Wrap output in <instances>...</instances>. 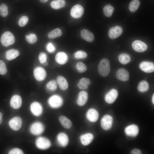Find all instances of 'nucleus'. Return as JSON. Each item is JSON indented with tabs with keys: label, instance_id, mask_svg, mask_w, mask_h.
<instances>
[{
	"label": "nucleus",
	"instance_id": "obj_1",
	"mask_svg": "<svg viewBox=\"0 0 154 154\" xmlns=\"http://www.w3.org/2000/svg\"><path fill=\"white\" fill-rule=\"evenodd\" d=\"M110 65L109 60L107 58H103L100 61L98 66V71L102 77H106L110 72Z\"/></svg>",
	"mask_w": 154,
	"mask_h": 154
},
{
	"label": "nucleus",
	"instance_id": "obj_2",
	"mask_svg": "<svg viewBox=\"0 0 154 154\" xmlns=\"http://www.w3.org/2000/svg\"><path fill=\"white\" fill-rule=\"evenodd\" d=\"M15 41L14 35L11 32L9 31L4 32L1 38V42L5 47H8L13 44Z\"/></svg>",
	"mask_w": 154,
	"mask_h": 154
},
{
	"label": "nucleus",
	"instance_id": "obj_3",
	"mask_svg": "<svg viewBox=\"0 0 154 154\" xmlns=\"http://www.w3.org/2000/svg\"><path fill=\"white\" fill-rule=\"evenodd\" d=\"M35 144L38 149L44 150L50 148L51 143L50 140L47 138L43 137H38L36 140Z\"/></svg>",
	"mask_w": 154,
	"mask_h": 154
},
{
	"label": "nucleus",
	"instance_id": "obj_4",
	"mask_svg": "<svg viewBox=\"0 0 154 154\" xmlns=\"http://www.w3.org/2000/svg\"><path fill=\"white\" fill-rule=\"evenodd\" d=\"M44 130V127L42 123L39 121H36L33 123L30 127V131L31 134L38 135L42 134Z\"/></svg>",
	"mask_w": 154,
	"mask_h": 154
},
{
	"label": "nucleus",
	"instance_id": "obj_5",
	"mask_svg": "<svg viewBox=\"0 0 154 154\" xmlns=\"http://www.w3.org/2000/svg\"><path fill=\"white\" fill-rule=\"evenodd\" d=\"M63 103L62 98L57 95H54L50 97L48 100L49 106L53 108H57L61 106Z\"/></svg>",
	"mask_w": 154,
	"mask_h": 154
},
{
	"label": "nucleus",
	"instance_id": "obj_6",
	"mask_svg": "<svg viewBox=\"0 0 154 154\" xmlns=\"http://www.w3.org/2000/svg\"><path fill=\"white\" fill-rule=\"evenodd\" d=\"M22 124V120L19 117H14L11 119L9 121V125L11 129L17 131L21 128Z\"/></svg>",
	"mask_w": 154,
	"mask_h": 154
},
{
	"label": "nucleus",
	"instance_id": "obj_7",
	"mask_svg": "<svg viewBox=\"0 0 154 154\" xmlns=\"http://www.w3.org/2000/svg\"><path fill=\"white\" fill-rule=\"evenodd\" d=\"M113 118L109 115L104 116L102 118L101 125L102 128L104 130H108L110 129L112 125Z\"/></svg>",
	"mask_w": 154,
	"mask_h": 154
},
{
	"label": "nucleus",
	"instance_id": "obj_8",
	"mask_svg": "<svg viewBox=\"0 0 154 154\" xmlns=\"http://www.w3.org/2000/svg\"><path fill=\"white\" fill-rule=\"evenodd\" d=\"M84 11V8L81 5L79 4L76 5L71 9L70 15L74 18H79L83 15Z\"/></svg>",
	"mask_w": 154,
	"mask_h": 154
},
{
	"label": "nucleus",
	"instance_id": "obj_9",
	"mask_svg": "<svg viewBox=\"0 0 154 154\" xmlns=\"http://www.w3.org/2000/svg\"><path fill=\"white\" fill-rule=\"evenodd\" d=\"M30 109L32 113L35 116H40L43 112V108L41 104L38 102H35L30 105Z\"/></svg>",
	"mask_w": 154,
	"mask_h": 154
},
{
	"label": "nucleus",
	"instance_id": "obj_10",
	"mask_svg": "<svg viewBox=\"0 0 154 154\" xmlns=\"http://www.w3.org/2000/svg\"><path fill=\"white\" fill-rule=\"evenodd\" d=\"M33 74L35 78L38 81L44 80L46 76L45 70L43 68L40 66L37 67L35 68Z\"/></svg>",
	"mask_w": 154,
	"mask_h": 154
},
{
	"label": "nucleus",
	"instance_id": "obj_11",
	"mask_svg": "<svg viewBox=\"0 0 154 154\" xmlns=\"http://www.w3.org/2000/svg\"><path fill=\"white\" fill-rule=\"evenodd\" d=\"M132 46L135 51L140 52L146 51L148 48L147 45L145 43L138 40L134 41L132 43Z\"/></svg>",
	"mask_w": 154,
	"mask_h": 154
},
{
	"label": "nucleus",
	"instance_id": "obj_12",
	"mask_svg": "<svg viewBox=\"0 0 154 154\" xmlns=\"http://www.w3.org/2000/svg\"><path fill=\"white\" fill-rule=\"evenodd\" d=\"M122 32V27L119 26H116L109 29L108 35L110 38L114 39L120 36Z\"/></svg>",
	"mask_w": 154,
	"mask_h": 154
},
{
	"label": "nucleus",
	"instance_id": "obj_13",
	"mask_svg": "<svg viewBox=\"0 0 154 154\" xmlns=\"http://www.w3.org/2000/svg\"><path fill=\"white\" fill-rule=\"evenodd\" d=\"M116 76L118 80L123 81H126L129 80V74L126 69L120 68L117 71Z\"/></svg>",
	"mask_w": 154,
	"mask_h": 154
},
{
	"label": "nucleus",
	"instance_id": "obj_14",
	"mask_svg": "<svg viewBox=\"0 0 154 154\" xmlns=\"http://www.w3.org/2000/svg\"><path fill=\"white\" fill-rule=\"evenodd\" d=\"M118 96V92L117 90L113 89L106 94L105 97V100L107 103L111 104L114 102Z\"/></svg>",
	"mask_w": 154,
	"mask_h": 154
},
{
	"label": "nucleus",
	"instance_id": "obj_15",
	"mask_svg": "<svg viewBox=\"0 0 154 154\" xmlns=\"http://www.w3.org/2000/svg\"><path fill=\"white\" fill-rule=\"evenodd\" d=\"M139 67L142 71L146 73H152L154 71V64L151 62H142L140 64Z\"/></svg>",
	"mask_w": 154,
	"mask_h": 154
},
{
	"label": "nucleus",
	"instance_id": "obj_16",
	"mask_svg": "<svg viewBox=\"0 0 154 154\" xmlns=\"http://www.w3.org/2000/svg\"><path fill=\"white\" fill-rule=\"evenodd\" d=\"M126 134L129 136L135 137L137 135L139 132L138 127L135 124H131L127 126L125 129Z\"/></svg>",
	"mask_w": 154,
	"mask_h": 154
},
{
	"label": "nucleus",
	"instance_id": "obj_17",
	"mask_svg": "<svg viewBox=\"0 0 154 154\" xmlns=\"http://www.w3.org/2000/svg\"><path fill=\"white\" fill-rule=\"evenodd\" d=\"M22 104V100L21 96L17 95L13 96L10 101L11 107L14 109H18L21 106Z\"/></svg>",
	"mask_w": 154,
	"mask_h": 154
},
{
	"label": "nucleus",
	"instance_id": "obj_18",
	"mask_svg": "<svg viewBox=\"0 0 154 154\" xmlns=\"http://www.w3.org/2000/svg\"><path fill=\"white\" fill-rule=\"evenodd\" d=\"M88 94L87 92L84 91L80 92L78 94L76 103L80 106H84L88 100Z\"/></svg>",
	"mask_w": 154,
	"mask_h": 154
},
{
	"label": "nucleus",
	"instance_id": "obj_19",
	"mask_svg": "<svg viewBox=\"0 0 154 154\" xmlns=\"http://www.w3.org/2000/svg\"><path fill=\"white\" fill-rule=\"evenodd\" d=\"M86 117L87 119L90 122H95L98 118V113L96 110L90 108L87 111L86 114Z\"/></svg>",
	"mask_w": 154,
	"mask_h": 154
},
{
	"label": "nucleus",
	"instance_id": "obj_20",
	"mask_svg": "<svg viewBox=\"0 0 154 154\" xmlns=\"http://www.w3.org/2000/svg\"><path fill=\"white\" fill-rule=\"evenodd\" d=\"M56 139L58 143L62 147H66L68 143L69 139L68 136L64 133H59Z\"/></svg>",
	"mask_w": 154,
	"mask_h": 154
},
{
	"label": "nucleus",
	"instance_id": "obj_21",
	"mask_svg": "<svg viewBox=\"0 0 154 154\" xmlns=\"http://www.w3.org/2000/svg\"><path fill=\"white\" fill-rule=\"evenodd\" d=\"M68 57L65 52H60L57 53L55 56V60L58 64L61 65L64 64L67 62Z\"/></svg>",
	"mask_w": 154,
	"mask_h": 154
},
{
	"label": "nucleus",
	"instance_id": "obj_22",
	"mask_svg": "<svg viewBox=\"0 0 154 154\" xmlns=\"http://www.w3.org/2000/svg\"><path fill=\"white\" fill-rule=\"evenodd\" d=\"M93 135L91 133H87L81 135L80 139L81 143L84 145H89L94 139Z\"/></svg>",
	"mask_w": 154,
	"mask_h": 154
},
{
	"label": "nucleus",
	"instance_id": "obj_23",
	"mask_svg": "<svg viewBox=\"0 0 154 154\" xmlns=\"http://www.w3.org/2000/svg\"><path fill=\"white\" fill-rule=\"evenodd\" d=\"M81 36L82 38L89 42H92L94 39L93 34L85 29L81 31Z\"/></svg>",
	"mask_w": 154,
	"mask_h": 154
},
{
	"label": "nucleus",
	"instance_id": "obj_24",
	"mask_svg": "<svg viewBox=\"0 0 154 154\" xmlns=\"http://www.w3.org/2000/svg\"><path fill=\"white\" fill-rule=\"evenodd\" d=\"M57 82L59 88L62 90H66L68 87V83L66 78L62 76H59L57 78Z\"/></svg>",
	"mask_w": 154,
	"mask_h": 154
},
{
	"label": "nucleus",
	"instance_id": "obj_25",
	"mask_svg": "<svg viewBox=\"0 0 154 154\" xmlns=\"http://www.w3.org/2000/svg\"><path fill=\"white\" fill-rule=\"evenodd\" d=\"M20 54L19 51L14 49H12L8 50L5 53L6 58L9 60H13Z\"/></svg>",
	"mask_w": 154,
	"mask_h": 154
},
{
	"label": "nucleus",
	"instance_id": "obj_26",
	"mask_svg": "<svg viewBox=\"0 0 154 154\" xmlns=\"http://www.w3.org/2000/svg\"><path fill=\"white\" fill-rule=\"evenodd\" d=\"M59 121L62 126L66 129L70 128L72 126V122L67 117L63 116L59 117Z\"/></svg>",
	"mask_w": 154,
	"mask_h": 154
},
{
	"label": "nucleus",
	"instance_id": "obj_27",
	"mask_svg": "<svg viewBox=\"0 0 154 154\" xmlns=\"http://www.w3.org/2000/svg\"><path fill=\"white\" fill-rule=\"evenodd\" d=\"M90 83L91 82L89 79L83 77L79 80L77 84V86L80 89L86 90L88 88Z\"/></svg>",
	"mask_w": 154,
	"mask_h": 154
},
{
	"label": "nucleus",
	"instance_id": "obj_28",
	"mask_svg": "<svg viewBox=\"0 0 154 154\" xmlns=\"http://www.w3.org/2000/svg\"><path fill=\"white\" fill-rule=\"evenodd\" d=\"M65 5L66 2L64 0H54L50 3L51 7L55 9H58L63 7Z\"/></svg>",
	"mask_w": 154,
	"mask_h": 154
},
{
	"label": "nucleus",
	"instance_id": "obj_29",
	"mask_svg": "<svg viewBox=\"0 0 154 154\" xmlns=\"http://www.w3.org/2000/svg\"><path fill=\"white\" fill-rule=\"evenodd\" d=\"M62 33L60 29L56 28L50 32L48 34V37L50 39H53L61 36Z\"/></svg>",
	"mask_w": 154,
	"mask_h": 154
},
{
	"label": "nucleus",
	"instance_id": "obj_30",
	"mask_svg": "<svg viewBox=\"0 0 154 154\" xmlns=\"http://www.w3.org/2000/svg\"><path fill=\"white\" fill-rule=\"evenodd\" d=\"M119 62L123 64H126L129 63L131 60V58L129 55L126 53H122L118 56Z\"/></svg>",
	"mask_w": 154,
	"mask_h": 154
},
{
	"label": "nucleus",
	"instance_id": "obj_31",
	"mask_svg": "<svg viewBox=\"0 0 154 154\" xmlns=\"http://www.w3.org/2000/svg\"><path fill=\"white\" fill-rule=\"evenodd\" d=\"M140 2L138 0H133L129 3V9L131 12H135L139 8Z\"/></svg>",
	"mask_w": 154,
	"mask_h": 154
},
{
	"label": "nucleus",
	"instance_id": "obj_32",
	"mask_svg": "<svg viewBox=\"0 0 154 154\" xmlns=\"http://www.w3.org/2000/svg\"><path fill=\"white\" fill-rule=\"evenodd\" d=\"M149 88V85L148 82L145 81H141L138 84L137 90L140 92H145L147 91Z\"/></svg>",
	"mask_w": 154,
	"mask_h": 154
},
{
	"label": "nucleus",
	"instance_id": "obj_33",
	"mask_svg": "<svg viewBox=\"0 0 154 154\" xmlns=\"http://www.w3.org/2000/svg\"><path fill=\"white\" fill-rule=\"evenodd\" d=\"M103 10L104 15L107 17H110L112 15L114 9L112 6L109 4L104 7Z\"/></svg>",
	"mask_w": 154,
	"mask_h": 154
},
{
	"label": "nucleus",
	"instance_id": "obj_34",
	"mask_svg": "<svg viewBox=\"0 0 154 154\" xmlns=\"http://www.w3.org/2000/svg\"><path fill=\"white\" fill-rule=\"evenodd\" d=\"M46 88L48 90L53 91L57 88V82L55 80H51L49 81L46 85Z\"/></svg>",
	"mask_w": 154,
	"mask_h": 154
},
{
	"label": "nucleus",
	"instance_id": "obj_35",
	"mask_svg": "<svg viewBox=\"0 0 154 154\" xmlns=\"http://www.w3.org/2000/svg\"><path fill=\"white\" fill-rule=\"evenodd\" d=\"M8 14V7L7 5L4 3L0 5V15L3 17H7Z\"/></svg>",
	"mask_w": 154,
	"mask_h": 154
},
{
	"label": "nucleus",
	"instance_id": "obj_36",
	"mask_svg": "<svg viewBox=\"0 0 154 154\" xmlns=\"http://www.w3.org/2000/svg\"><path fill=\"white\" fill-rule=\"evenodd\" d=\"M76 68L78 72L81 73L85 72L87 70L86 65L81 62H78L77 63Z\"/></svg>",
	"mask_w": 154,
	"mask_h": 154
},
{
	"label": "nucleus",
	"instance_id": "obj_37",
	"mask_svg": "<svg viewBox=\"0 0 154 154\" xmlns=\"http://www.w3.org/2000/svg\"><path fill=\"white\" fill-rule=\"evenodd\" d=\"M25 38L27 41L30 44H33L37 40V37L34 34H30L29 35H26Z\"/></svg>",
	"mask_w": 154,
	"mask_h": 154
},
{
	"label": "nucleus",
	"instance_id": "obj_38",
	"mask_svg": "<svg viewBox=\"0 0 154 154\" xmlns=\"http://www.w3.org/2000/svg\"><path fill=\"white\" fill-rule=\"evenodd\" d=\"M75 58L78 59L84 58L87 56V53L84 51L78 50L75 52L74 54Z\"/></svg>",
	"mask_w": 154,
	"mask_h": 154
},
{
	"label": "nucleus",
	"instance_id": "obj_39",
	"mask_svg": "<svg viewBox=\"0 0 154 154\" xmlns=\"http://www.w3.org/2000/svg\"><path fill=\"white\" fill-rule=\"evenodd\" d=\"M29 19L26 16H23L20 19L18 24L20 27H23L26 25Z\"/></svg>",
	"mask_w": 154,
	"mask_h": 154
},
{
	"label": "nucleus",
	"instance_id": "obj_40",
	"mask_svg": "<svg viewBox=\"0 0 154 154\" xmlns=\"http://www.w3.org/2000/svg\"><path fill=\"white\" fill-rule=\"evenodd\" d=\"M7 71V67L5 62L0 60V74L2 75L5 74Z\"/></svg>",
	"mask_w": 154,
	"mask_h": 154
},
{
	"label": "nucleus",
	"instance_id": "obj_41",
	"mask_svg": "<svg viewBox=\"0 0 154 154\" xmlns=\"http://www.w3.org/2000/svg\"><path fill=\"white\" fill-rule=\"evenodd\" d=\"M38 59L39 62L42 64L46 61L47 55L46 54L43 52H41L39 55Z\"/></svg>",
	"mask_w": 154,
	"mask_h": 154
},
{
	"label": "nucleus",
	"instance_id": "obj_42",
	"mask_svg": "<svg viewBox=\"0 0 154 154\" xmlns=\"http://www.w3.org/2000/svg\"><path fill=\"white\" fill-rule=\"evenodd\" d=\"M9 154H23V152L21 149L18 148H14L10 150L9 152Z\"/></svg>",
	"mask_w": 154,
	"mask_h": 154
},
{
	"label": "nucleus",
	"instance_id": "obj_43",
	"mask_svg": "<svg viewBox=\"0 0 154 154\" xmlns=\"http://www.w3.org/2000/svg\"><path fill=\"white\" fill-rule=\"evenodd\" d=\"M46 48L47 51L50 53L54 52L55 50V47L51 42H49L47 44Z\"/></svg>",
	"mask_w": 154,
	"mask_h": 154
},
{
	"label": "nucleus",
	"instance_id": "obj_44",
	"mask_svg": "<svg viewBox=\"0 0 154 154\" xmlns=\"http://www.w3.org/2000/svg\"><path fill=\"white\" fill-rule=\"evenodd\" d=\"M131 154H141L142 152L141 151L138 149H133L131 152Z\"/></svg>",
	"mask_w": 154,
	"mask_h": 154
},
{
	"label": "nucleus",
	"instance_id": "obj_45",
	"mask_svg": "<svg viewBox=\"0 0 154 154\" xmlns=\"http://www.w3.org/2000/svg\"><path fill=\"white\" fill-rule=\"evenodd\" d=\"M2 114L0 112V124H1L2 121Z\"/></svg>",
	"mask_w": 154,
	"mask_h": 154
},
{
	"label": "nucleus",
	"instance_id": "obj_46",
	"mask_svg": "<svg viewBox=\"0 0 154 154\" xmlns=\"http://www.w3.org/2000/svg\"><path fill=\"white\" fill-rule=\"evenodd\" d=\"M40 1L43 3H46L48 0H39Z\"/></svg>",
	"mask_w": 154,
	"mask_h": 154
},
{
	"label": "nucleus",
	"instance_id": "obj_47",
	"mask_svg": "<svg viewBox=\"0 0 154 154\" xmlns=\"http://www.w3.org/2000/svg\"><path fill=\"white\" fill-rule=\"evenodd\" d=\"M44 66H46L48 65V63L46 61L45 62L42 64Z\"/></svg>",
	"mask_w": 154,
	"mask_h": 154
},
{
	"label": "nucleus",
	"instance_id": "obj_48",
	"mask_svg": "<svg viewBox=\"0 0 154 154\" xmlns=\"http://www.w3.org/2000/svg\"><path fill=\"white\" fill-rule=\"evenodd\" d=\"M154 94L153 95V96H152V103L154 104Z\"/></svg>",
	"mask_w": 154,
	"mask_h": 154
}]
</instances>
